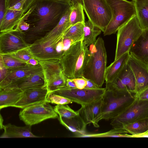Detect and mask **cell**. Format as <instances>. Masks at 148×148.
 Segmentation results:
<instances>
[{"label": "cell", "mask_w": 148, "mask_h": 148, "mask_svg": "<svg viewBox=\"0 0 148 148\" xmlns=\"http://www.w3.org/2000/svg\"><path fill=\"white\" fill-rule=\"evenodd\" d=\"M57 0L71 3V0Z\"/></svg>", "instance_id": "51"}, {"label": "cell", "mask_w": 148, "mask_h": 148, "mask_svg": "<svg viewBox=\"0 0 148 148\" xmlns=\"http://www.w3.org/2000/svg\"><path fill=\"white\" fill-rule=\"evenodd\" d=\"M148 118V101L141 100L136 96L126 108L111 120L110 125L113 128H123L125 125Z\"/></svg>", "instance_id": "7"}, {"label": "cell", "mask_w": 148, "mask_h": 148, "mask_svg": "<svg viewBox=\"0 0 148 148\" xmlns=\"http://www.w3.org/2000/svg\"><path fill=\"white\" fill-rule=\"evenodd\" d=\"M25 13L22 11L8 9L0 23V32L15 29Z\"/></svg>", "instance_id": "24"}, {"label": "cell", "mask_w": 148, "mask_h": 148, "mask_svg": "<svg viewBox=\"0 0 148 148\" xmlns=\"http://www.w3.org/2000/svg\"><path fill=\"white\" fill-rule=\"evenodd\" d=\"M31 126L20 127L8 123L4 126V131L0 138H40L32 132Z\"/></svg>", "instance_id": "21"}, {"label": "cell", "mask_w": 148, "mask_h": 148, "mask_svg": "<svg viewBox=\"0 0 148 148\" xmlns=\"http://www.w3.org/2000/svg\"><path fill=\"white\" fill-rule=\"evenodd\" d=\"M29 48L22 49L10 54L14 57L27 63L31 59L34 58Z\"/></svg>", "instance_id": "37"}, {"label": "cell", "mask_w": 148, "mask_h": 148, "mask_svg": "<svg viewBox=\"0 0 148 148\" xmlns=\"http://www.w3.org/2000/svg\"><path fill=\"white\" fill-rule=\"evenodd\" d=\"M63 43L64 50V52L67 50L73 44L70 39L68 38H64Z\"/></svg>", "instance_id": "44"}, {"label": "cell", "mask_w": 148, "mask_h": 148, "mask_svg": "<svg viewBox=\"0 0 148 148\" xmlns=\"http://www.w3.org/2000/svg\"><path fill=\"white\" fill-rule=\"evenodd\" d=\"M6 0H0V23L7 10Z\"/></svg>", "instance_id": "40"}, {"label": "cell", "mask_w": 148, "mask_h": 148, "mask_svg": "<svg viewBox=\"0 0 148 148\" xmlns=\"http://www.w3.org/2000/svg\"><path fill=\"white\" fill-rule=\"evenodd\" d=\"M102 98L99 100L90 103L82 105L77 111L85 124L94 123L101 112Z\"/></svg>", "instance_id": "18"}, {"label": "cell", "mask_w": 148, "mask_h": 148, "mask_svg": "<svg viewBox=\"0 0 148 148\" xmlns=\"http://www.w3.org/2000/svg\"><path fill=\"white\" fill-rule=\"evenodd\" d=\"M105 92L102 97L101 112L92 124L99 127L98 123L102 119H112L126 108L134 101L136 94L116 89L106 83Z\"/></svg>", "instance_id": "2"}, {"label": "cell", "mask_w": 148, "mask_h": 148, "mask_svg": "<svg viewBox=\"0 0 148 148\" xmlns=\"http://www.w3.org/2000/svg\"><path fill=\"white\" fill-rule=\"evenodd\" d=\"M72 6H73L78 3H80L83 6V0H71Z\"/></svg>", "instance_id": "49"}, {"label": "cell", "mask_w": 148, "mask_h": 148, "mask_svg": "<svg viewBox=\"0 0 148 148\" xmlns=\"http://www.w3.org/2000/svg\"><path fill=\"white\" fill-rule=\"evenodd\" d=\"M19 116L26 125L32 126L48 119L58 118L59 116L49 103L45 101L22 109Z\"/></svg>", "instance_id": "9"}, {"label": "cell", "mask_w": 148, "mask_h": 148, "mask_svg": "<svg viewBox=\"0 0 148 148\" xmlns=\"http://www.w3.org/2000/svg\"><path fill=\"white\" fill-rule=\"evenodd\" d=\"M72 6L71 3L57 0H35L29 9L25 20L30 27L24 32L25 40L32 44L44 37Z\"/></svg>", "instance_id": "1"}, {"label": "cell", "mask_w": 148, "mask_h": 148, "mask_svg": "<svg viewBox=\"0 0 148 148\" xmlns=\"http://www.w3.org/2000/svg\"><path fill=\"white\" fill-rule=\"evenodd\" d=\"M47 100L49 103L57 105L67 104L73 102L69 98L54 92L48 95Z\"/></svg>", "instance_id": "36"}, {"label": "cell", "mask_w": 148, "mask_h": 148, "mask_svg": "<svg viewBox=\"0 0 148 148\" xmlns=\"http://www.w3.org/2000/svg\"><path fill=\"white\" fill-rule=\"evenodd\" d=\"M84 23H78L71 26L64 33V38L70 39L73 43L83 40Z\"/></svg>", "instance_id": "30"}, {"label": "cell", "mask_w": 148, "mask_h": 148, "mask_svg": "<svg viewBox=\"0 0 148 148\" xmlns=\"http://www.w3.org/2000/svg\"><path fill=\"white\" fill-rule=\"evenodd\" d=\"M132 135L128 134L127 131L123 128L113 129L103 133L96 134H86L79 137L104 138V137H129L132 138Z\"/></svg>", "instance_id": "31"}, {"label": "cell", "mask_w": 148, "mask_h": 148, "mask_svg": "<svg viewBox=\"0 0 148 148\" xmlns=\"http://www.w3.org/2000/svg\"><path fill=\"white\" fill-rule=\"evenodd\" d=\"M82 77L86 81L87 84L85 88L89 89H96L99 88L91 80L86 78L83 77Z\"/></svg>", "instance_id": "43"}, {"label": "cell", "mask_w": 148, "mask_h": 148, "mask_svg": "<svg viewBox=\"0 0 148 148\" xmlns=\"http://www.w3.org/2000/svg\"><path fill=\"white\" fill-rule=\"evenodd\" d=\"M83 1L88 20L103 32L112 18L110 8L106 0Z\"/></svg>", "instance_id": "8"}, {"label": "cell", "mask_w": 148, "mask_h": 148, "mask_svg": "<svg viewBox=\"0 0 148 148\" xmlns=\"http://www.w3.org/2000/svg\"><path fill=\"white\" fill-rule=\"evenodd\" d=\"M130 54L128 52L114 60L107 67L105 74L106 83L112 82L127 63Z\"/></svg>", "instance_id": "22"}, {"label": "cell", "mask_w": 148, "mask_h": 148, "mask_svg": "<svg viewBox=\"0 0 148 148\" xmlns=\"http://www.w3.org/2000/svg\"><path fill=\"white\" fill-rule=\"evenodd\" d=\"M35 0H21L8 9L22 11L24 13L29 10Z\"/></svg>", "instance_id": "38"}, {"label": "cell", "mask_w": 148, "mask_h": 148, "mask_svg": "<svg viewBox=\"0 0 148 148\" xmlns=\"http://www.w3.org/2000/svg\"><path fill=\"white\" fill-rule=\"evenodd\" d=\"M7 86L17 88L23 90L34 87H46L43 72L25 77Z\"/></svg>", "instance_id": "20"}, {"label": "cell", "mask_w": 148, "mask_h": 148, "mask_svg": "<svg viewBox=\"0 0 148 148\" xmlns=\"http://www.w3.org/2000/svg\"><path fill=\"white\" fill-rule=\"evenodd\" d=\"M21 0H6L7 9L14 5Z\"/></svg>", "instance_id": "46"}, {"label": "cell", "mask_w": 148, "mask_h": 148, "mask_svg": "<svg viewBox=\"0 0 148 148\" xmlns=\"http://www.w3.org/2000/svg\"><path fill=\"white\" fill-rule=\"evenodd\" d=\"M83 5L78 3L72 7L69 16V22L71 26L77 23L85 22V16Z\"/></svg>", "instance_id": "33"}, {"label": "cell", "mask_w": 148, "mask_h": 148, "mask_svg": "<svg viewBox=\"0 0 148 148\" xmlns=\"http://www.w3.org/2000/svg\"><path fill=\"white\" fill-rule=\"evenodd\" d=\"M47 90L46 87H37L23 90L19 100L12 107L23 109L37 103L48 101Z\"/></svg>", "instance_id": "13"}, {"label": "cell", "mask_w": 148, "mask_h": 148, "mask_svg": "<svg viewBox=\"0 0 148 148\" xmlns=\"http://www.w3.org/2000/svg\"><path fill=\"white\" fill-rule=\"evenodd\" d=\"M143 30L136 15L118 29L114 60L129 52L133 44Z\"/></svg>", "instance_id": "6"}, {"label": "cell", "mask_w": 148, "mask_h": 148, "mask_svg": "<svg viewBox=\"0 0 148 148\" xmlns=\"http://www.w3.org/2000/svg\"><path fill=\"white\" fill-rule=\"evenodd\" d=\"M123 128L132 135L143 133L148 129V118L125 125Z\"/></svg>", "instance_id": "32"}, {"label": "cell", "mask_w": 148, "mask_h": 148, "mask_svg": "<svg viewBox=\"0 0 148 148\" xmlns=\"http://www.w3.org/2000/svg\"><path fill=\"white\" fill-rule=\"evenodd\" d=\"M40 65L33 66L29 64L14 69H8L5 77L0 82V88L6 87L25 77L42 72Z\"/></svg>", "instance_id": "15"}, {"label": "cell", "mask_w": 148, "mask_h": 148, "mask_svg": "<svg viewBox=\"0 0 148 148\" xmlns=\"http://www.w3.org/2000/svg\"><path fill=\"white\" fill-rule=\"evenodd\" d=\"M23 92L22 90L14 87L0 88V109L12 107L20 99Z\"/></svg>", "instance_id": "19"}, {"label": "cell", "mask_w": 148, "mask_h": 148, "mask_svg": "<svg viewBox=\"0 0 148 148\" xmlns=\"http://www.w3.org/2000/svg\"><path fill=\"white\" fill-rule=\"evenodd\" d=\"M77 88L82 89L84 88L87 84L86 80L84 78H79L72 79Z\"/></svg>", "instance_id": "39"}, {"label": "cell", "mask_w": 148, "mask_h": 148, "mask_svg": "<svg viewBox=\"0 0 148 148\" xmlns=\"http://www.w3.org/2000/svg\"><path fill=\"white\" fill-rule=\"evenodd\" d=\"M127 63L132 69L136 80V95L148 87V65L130 54Z\"/></svg>", "instance_id": "14"}, {"label": "cell", "mask_w": 148, "mask_h": 148, "mask_svg": "<svg viewBox=\"0 0 148 148\" xmlns=\"http://www.w3.org/2000/svg\"><path fill=\"white\" fill-rule=\"evenodd\" d=\"M1 60L4 66L8 69H14L24 66L27 64L10 54H0Z\"/></svg>", "instance_id": "34"}, {"label": "cell", "mask_w": 148, "mask_h": 148, "mask_svg": "<svg viewBox=\"0 0 148 148\" xmlns=\"http://www.w3.org/2000/svg\"><path fill=\"white\" fill-rule=\"evenodd\" d=\"M54 109L59 116L64 118H70L78 115L77 111L72 109L67 104L57 105Z\"/></svg>", "instance_id": "35"}, {"label": "cell", "mask_w": 148, "mask_h": 148, "mask_svg": "<svg viewBox=\"0 0 148 148\" xmlns=\"http://www.w3.org/2000/svg\"><path fill=\"white\" fill-rule=\"evenodd\" d=\"M72 7L67 11L56 26L41 38L43 40H48L57 38H63L64 33L71 26L69 22V16Z\"/></svg>", "instance_id": "25"}, {"label": "cell", "mask_w": 148, "mask_h": 148, "mask_svg": "<svg viewBox=\"0 0 148 148\" xmlns=\"http://www.w3.org/2000/svg\"><path fill=\"white\" fill-rule=\"evenodd\" d=\"M62 73L56 75L49 79L45 83L48 95L56 91L67 89L66 86L67 79Z\"/></svg>", "instance_id": "28"}, {"label": "cell", "mask_w": 148, "mask_h": 148, "mask_svg": "<svg viewBox=\"0 0 148 148\" xmlns=\"http://www.w3.org/2000/svg\"><path fill=\"white\" fill-rule=\"evenodd\" d=\"M27 63L28 64L35 66L39 64V61L35 58H33L29 60Z\"/></svg>", "instance_id": "48"}, {"label": "cell", "mask_w": 148, "mask_h": 148, "mask_svg": "<svg viewBox=\"0 0 148 148\" xmlns=\"http://www.w3.org/2000/svg\"><path fill=\"white\" fill-rule=\"evenodd\" d=\"M58 119L61 124L75 134L76 137H79L86 133L85 130L87 125L78 114L70 118L59 116Z\"/></svg>", "instance_id": "23"}, {"label": "cell", "mask_w": 148, "mask_h": 148, "mask_svg": "<svg viewBox=\"0 0 148 148\" xmlns=\"http://www.w3.org/2000/svg\"><path fill=\"white\" fill-rule=\"evenodd\" d=\"M148 137V129L145 132L137 135H132V138Z\"/></svg>", "instance_id": "47"}, {"label": "cell", "mask_w": 148, "mask_h": 148, "mask_svg": "<svg viewBox=\"0 0 148 148\" xmlns=\"http://www.w3.org/2000/svg\"><path fill=\"white\" fill-rule=\"evenodd\" d=\"M38 61L42 70L45 82L52 77L63 73L60 60L54 59Z\"/></svg>", "instance_id": "26"}, {"label": "cell", "mask_w": 148, "mask_h": 148, "mask_svg": "<svg viewBox=\"0 0 148 148\" xmlns=\"http://www.w3.org/2000/svg\"><path fill=\"white\" fill-rule=\"evenodd\" d=\"M105 88L96 89L84 88L64 89L54 92L70 99L73 102L82 105L97 101L101 99L105 92Z\"/></svg>", "instance_id": "10"}, {"label": "cell", "mask_w": 148, "mask_h": 148, "mask_svg": "<svg viewBox=\"0 0 148 148\" xmlns=\"http://www.w3.org/2000/svg\"><path fill=\"white\" fill-rule=\"evenodd\" d=\"M0 129L1 130V129L4 128V127L5 125H4L3 124V117L2 116L1 114H0Z\"/></svg>", "instance_id": "50"}, {"label": "cell", "mask_w": 148, "mask_h": 148, "mask_svg": "<svg viewBox=\"0 0 148 148\" xmlns=\"http://www.w3.org/2000/svg\"><path fill=\"white\" fill-rule=\"evenodd\" d=\"M63 39L40 38L32 44L29 48L34 58L38 61L54 59L60 60L63 55L57 52L56 47L58 42Z\"/></svg>", "instance_id": "12"}, {"label": "cell", "mask_w": 148, "mask_h": 148, "mask_svg": "<svg viewBox=\"0 0 148 148\" xmlns=\"http://www.w3.org/2000/svg\"><path fill=\"white\" fill-rule=\"evenodd\" d=\"M137 96L141 100L148 101V87L141 92Z\"/></svg>", "instance_id": "42"}, {"label": "cell", "mask_w": 148, "mask_h": 148, "mask_svg": "<svg viewBox=\"0 0 148 148\" xmlns=\"http://www.w3.org/2000/svg\"><path fill=\"white\" fill-rule=\"evenodd\" d=\"M31 44L24 38V32L16 29L0 34V54H10L29 48Z\"/></svg>", "instance_id": "11"}, {"label": "cell", "mask_w": 148, "mask_h": 148, "mask_svg": "<svg viewBox=\"0 0 148 148\" xmlns=\"http://www.w3.org/2000/svg\"><path fill=\"white\" fill-rule=\"evenodd\" d=\"M110 7L111 19L104 32V36L115 34L118 29L136 15L132 1L126 0H106Z\"/></svg>", "instance_id": "5"}, {"label": "cell", "mask_w": 148, "mask_h": 148, "mask_svg": "<svg viewBox=\"0 0 148 148\" xmlns=\"http://www.w3.org/2000/svg\"><path fill=\"white\" fill-rule=\"evenodd\" d=\"M108 83L114 88L136 94V80L133 72L127 63L117 77Z\"/></svg>", "instance_id": "16"}, {"label": "cell", "mask_w": 148, "mask_h": 148, "mask_svg": "<svg viewBox=\"0 0 148 148\" xmlns=\"http://www.w3.org/2000/svg\"><path fill=\"white\" fill-rule=\"evenodd\" d=\"M140 26L148 28V0H132Z\"/></svg>", "instance_id": "27"}, {"label": "cell", "mask_w": 148, "mask_h": 148, "mask_svg": "<svg viewBox=\"0 0 148 148\" xmlns=\"http://www.w3.org/2000/svg\"><path fill=\"white\" fill-rule=\"evenodd\" d=\"M129 52L131 55L148 65V28L143 29Z\"/></svg>", "instance_id": "17"}, {"label": "cell", "mask_w": 148, "mask_h": 148, "mask_svg": "<svg viewBox=\"0 0 148 148\" xmlns=\"http://www.w3.org/2000/svg\"><path fill=\"white\" fill-rule=\"evenodd\" d=\"M67 89H72L77 88L75 84L72 79L67 78L66 82Z\"/></svg>", "instance_id": "45"}, {"label": "cell", "mask_w": 148, "mask_h": 148, "mask_svg": "<svg viewBox=\"0 0 148 148\" xmlns=\"http://www.w3.org/2000/svg\"><path fill=\"white\" fill-rule=\"evenodd\" d=\"M63 39L58 42L56 47V50L57 52L63 55L64 52V50Z\"/></svg>", "instance_id": "41"}, {"label": "cell", "mask_w": 148, "mask_h": 148, "mask_svg": "<svg viewBox=\"0 0 148 148\" xmlns=\"http://www.w3.org/2000/svg\"><path fill=\"white\" fill-rule=\"evenodd\" d=\"M90 52L82 40L73 44L60 60L63 72L68 78H82Z\"/></svg>", "instance_id": "4"}, {"label": "cell", "mask_w": 148, "mask_h": 148, "mask_svg": "<svg viewBox=\"0 0 148 148\" xmlns=\"http://www.w3.org/2000/svg\"><path fill=\"white\" fill-rule=\"evenodd\" d=\"M84 31L83 42L88 47L95 43L97 37L101 34L102 31L88 20L85 22Z\"/></svg>", "instance_id": "29"}, {"label": "cell", "mask_w": 148, "mask_h": 148, "mask_svg": "<svg viewBox=\"0 0 148 148\" xmlns=\"http://www.w3.org/2000/svg\"><path fill=\"white\" fill-rule=\"evenodd\" d=\"M89 47V57L83 77L92 81L98 87L101 88L105 81L107 63L104 40L101 37H99L95 43Z\"/></svg>", "instance_id": "3"}]
</instances>
